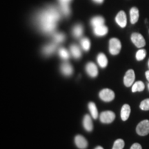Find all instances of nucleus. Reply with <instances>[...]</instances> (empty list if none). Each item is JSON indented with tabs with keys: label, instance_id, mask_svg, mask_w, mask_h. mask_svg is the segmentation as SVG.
I'll list each match as a JSON object with an SVG mask.
<instances>
[{
	"label": "nucleus",
	"instance_id": "obj_14",
	"mask_svg": "<svg viewBox=\"0 0 149 149\" xmlns=\"http://www.w3.org/2000/svg\"><path fill=\"white\" fill-rule=\"evenodd\" d=\"M130 114V107L128 104H124L121 110V118L123 121H126L128 119Z\"/></svg>",
	"mask_w": 149,
	"mask_h": 149
},
{
	"label": "nucleus",
	"instance_id": "obj_27",
	"mask_svg": "<svg viewBox=\"0 0 149 149\" xmlns=\"http://www.w3.org/2000/svg\"><path fill=\"white\" fill-rule=\"evenodd\" d=\"M146 55V51L144 49H140L136 53V59L137 61L143 60Z\"/></svg>",
	"mask_w": 149,
	"mask_h": 149
},
{
	"label": "nucleus",
	"instance_id": "obj_32",
	"mask_svg": "<svg viewBox=\"0 0 149 149\" xmlns=\"http://www.w3.org/2000/svg\"><path fill=\"white\" fill-rule=\"evenodd\" d=\"M146 77L149 82V70L146 72Z\"/></svg>",
	"mask_w": 149,
	"mask_h": 149
},
{
	"label": "nucleus",
	"instance_id": "obj_5",
	"mask_svg": "<svg viewBox=\"0 0 149 149\" xmlns=\"http://www.w3.org/2000/svg\"><path fill=\"white\" fill-rule=\"evenodd\" d=\"M131 41L137 48L144 47L146 44V42L144 37L138 33H134L131 35Z\"/></svg>",
	"mask_w": 149,
	"mask_h": 149
},
{
	"label": "nucleus",
	"instance_id": "obj_17",
	"mask_svg": "<svg viewBox=\"0 0 149 149\" xmlns=\"http://www.w3.org/2000/svg\"><path fill=\"white\" fill-rule=\"evenodd\" d=\"M70 53L72 54V55L73 56L74 58L79 59L80 57H81V52L78 46L75 45V44H72V45L70 46Z\"/></svg>",
	"mask_w": 149,
	"mask_h": 149
},
{
	"label": "nucleus",
	"instance_id": "obj_29",
	"mask_svg": "<svg viewBox=\"0 0 149 149\" xmlns=\"http://www.w3.org/2000/svg\"><path fill=\"white\" fill-rule=\"evenodd\" d=\"M140 109L143 111H149V99H146L141 102Z\"/></svg>",
	"mask_w": 149,
	"mask_h": 149
},
{
	"label": "nucleus",
	"instance_id": "obj_25",
	"mask_svg": "<svg viewBox=\"0 0 149 149\" xmlns=\"http://www.w3.org/2000/svg\"><path fill=\"white\" fill-rule=\"evenodd\" d=\"M65 35L63 34V33H56L53 35V40L54 42L57 44H59V43L63 42L65 40Z\"/></svg>",
	"mask_w": 149,
	"mask_h": 149
},
{
	"label": "nucleus",
	"instance_id": "obj_33",
	"mask_svg": "<svg viewBox=\"0 0 149 149\" xmlns=\"http://www.w3.org/2000/svg\"><path fill=\"white\" fill-rule=\"evenodd\" d=\"M93 1H94L95 2H96V3H103L104 0H93Z\"/></svg>",
	"mask_w": 149,
	"mask_h": 149
},
{
	"label": "nucleus",
	"instance_id": "obj_22",
	"mask_svg": "<svg viewBox=\"0 0 149 149\" xmlns=\"http://www.w3.org/2000/svg\"><path fill=\"white\" fill-rule=\"evenodd\" d=\"M88 109L93 119H97L98 117V111L95 104L94 102H90L88 104Z\"/></svg>",
	"mask_w": 149,
	"mask_h": 149
},
{
	"label": "nucleus",
	"instance_id": "obj_1",
	"mask_svg": "<svg viewBox=\"0 0 149 149\" xmlns=\"http://www.w3.org/2000/svg\"><path fill=\"white\" fill-rule=\"evenodd\" d=\"M60 19V13L55 7L48 6L37 15L36 22L39 28L46 34L53 33Z\"/></svg>",
	"mask_w": 149,
	"mask_h": 149
},
{
	"label": "nucleus",
	"instance_id": "obj_35",
	"mask_svg": "<svg viewBox=\"0 0 149 149\" xmlns=\"http://www.w3.org/2000/svg\"><path fill=\"white\" fill-rule=\"evenodd\" d=\"M148 68H149V59H148Z\"/></svg>",
	"mask_w": 149,
	"mask_h": 149
},
{
	"label": "nucleus",
	"instance_id": "obj_26",
	"mask_svg": "<svg viewBox=\"0 0 149 149\" xmlns=\"http://www.w3.org/2000/svg\"><path fill=\"white\" fill-rule=\"evenodd\" d=\"M124 141L122 139H118L114 142L112 149H123L124 147Z\"/></svg>",
	"mask_w": 149,
	"mask_h": 149
},
{
	"label": "nucleus",
	"instance_id": "obj_10",
	"mask_svg": "<svg viewBox=\"0 0 149 149\" xmlns=\"http://www.w3.org/2000/svg\"><path fill=\"white\" fill-rule=\"evenodd\" d=\"M74 142L76 146L79 149H86L88 147V141L82 135H77L74 137Z\"/></svg>",
	"mask_w": 149,
	"mask_h": 149
},
{
	"label": "nucleus",
	"instance_id": "obj_21",
	"mask_svg": "<svg viewBox=\"0 0 149 149\" xmlns=\"http://www.w3.org/2000/svg\"><path fill=\"white\" fill-rule=\"evenodd\" d=\"M72 34L76 38H79L83 34V26L81 24H77L72 29Z\"/></svg>",
	"mask_w": 149,
	"mask_h": 149
},
{
	"label": "nucleus",
	"instance_id": "obj_28",
	"mask_svg": "<svg viewBox=\"0 0 149 149\" xmlns=\"http://www.w3.org/2000/svg\"><path fill=\"white\" fill-rule=\"evenodd\" d=\"M60 9L65 16H68L70 15V8L68 4H61Z\"/></svg>",
	"mask_w": 149,
	"mask_h": 149
},
{
	"label": "nucleus",
	"instance_id": "obj_18",
	"mask_svg": "<svg viewBox=\"0 0 149 149\" xmlns=\"http://www.w3.org/2000/svg\"><path fill=\"white\" fill-rule=\"evenodd\" d=\"M98 64L102 68H106L108 65V59L104 53H100L97 57Z\"/></svg>",
	"mask_w": 149,
	"mask_h": 149
},
{
	"label": "nucleus",
	"instance_id": "obj_30",
	"mask_svg": "<svg viewBox=\"0 0 149 149\" xmlns=\"http://www.w3.org/2000/svg\"><path fill=\"white\" fill-rule=\"evenodd\" d=\"M130 149H142V147L138 143H135L130 147Z\"/></svg>",
	"mask_w": 149,
	"mask_h": 149
},
{
	"label": "nucleus",
	"instance_id": "obj_4",
	"mask_svg": "<svg viewBox=\"0 0 149 149\" xmlns=\"http://www.w3.org/2000/svg\"><path fill=\"white\" fill-rule=\"evenodd\" d=\"M100 97L104 102H111L115 98V93L111 89L105 88L100 91Z\"/></svg>",
	"mask_w": 149,
	"mask_h": 149
},
{
	"label": "nucleus",
	"instance_id": "obj_9",
	"mask_svg": "<svg viewBox=\"0 0 149 149\" xmlns=\"http://www.w3.org/2000/svg\"><path fill=\"white\" fill-rule=\"evenodd\" d=\"M86 70L91 77H96L98 75L97 67L93 62H88L86 66Z\"/></svg>",
	"mask_w": 149,
	"mask_h": 149
},
{
	"label": "nucleus",
	"instance_id": "obj_13",
	"mask_svg": "<svg viewBox=\"0 0 149 149\" xmlns=\"http://www.w3.org/2000/svg\"><path fill=\"white\" fill-rule=\"evenodd\" d=\"M108 31H109V29H108V28L104 25L95 27L94 28V29H93L94 34L96 36H98V37L104 36V35L107 34Z\"/></svg>",
	"mask_w": 149,
	"mask_h": 149
},
{
	"label": "nucleus",
	"instance_id": "obj_23",
	"mask_svg": "<svg viewBox=\"0 0 149 149\" xmlns=\"http://www.w3.org/2000/svg\"><path fill=\"white\" fill-rule=\"evenodd\" d=\"M58 53L59 57H60L61 59H64V60H68V59L70 58V54L66 48H60L58 51Z\"/></svg>",
	"mask_w": 149,
	"mask_h": 149
},
{
	"label": "nucleus",
	"instance_id": "obj_12",
	"mask_svg": "<svg viewBox=\"0 0 149 149\" xmlns=\"http://www.w3.org/2000/svg\"><path fill=\"white\" fill-rule=\"evenodd\" d=\"M83 125L86 130H87L88 132L92 131L93 128V124L90 115H86L84 117Z\"/></svg>",
	"mask_w": 149,
	"mask_h": 149
},
{
	"label": "nucleus",
	"instance_id": "obj_20",
	"mask_svg": "<svg viewBox=\"0 0 149 149\" xmlns=\"http://www.w3.org/2000/svg\"><path fill=\"white\" fill-rule=\"evenodd\" d=\"M145 85L143 81H137L135 83H134L132 86V92H141L144 90Z\"/></svg>",
	"mask_w": 149,
	"mask_h": 149
},
{
	"label": "nucleus",
	"instance_id": "obj_19",
	"mask_svg": "<svg viewBox=\"0 0 149 149\" xmlns=\"http://www.w3.org/2000/svg\"><path fill=\"white\" fill-rule=\"evenodd\" d=\"M91 24L93 28L102 26L104 24V19L100 16L95 17L91 20Z\"/></svg>",
	"mask_w": 149,
	"mask_h": 149
},
{
	"label": "nucleus",
	"instance_id": "obj_36",
	"mask_svg": "<svg viewBox=\"0 0 149 149\" xmlns=\"http://www.w3.org/2000/svg\"><path fill=\"white\" fill-rule=\"evenodd\" d=\"M148 90H149V83L148 84Z\"/></svg>",
	"mask_w": 149,
	"mask_h": 149
},
{
	"label": "nucleus",
	"instance_id": "obj_11",
	"mask_svg": "<svg viewBox=\"0 0 149 149\" xmlns=\"http://www.w3.org/2000/svg\"><path fill=\"white\" fill-rule=\"evenodd\" d=\"M61 71L65 76H70L73 72V68L69 63L65 62L61 65Z\"/></svg>",
	"mask_w": 149,
	"mask_h": 149
},
{
	"label": "nucleus",
	"instance_id": "obj_8",
	"mask_svg": "<svg viewBox=\"0 0 149 149\" xmlns=\"http://www.w3.org/2000/svg\"><path fill=\"white\" fill-rule=\"evenodd\" d=\"M115 21L121 28H124L126 26V24H127V18H126V15L124 11L122 10L119 12V13L117 15L116 17H115Z\"/></svg>",
	"mask_w": 149,
	"mask_h": 149
},
{
	"label": "nucleus",
	"instance_id": "obj_31",
	"mask_svg": "<svg viewBox=\"0 0 149 149\" xmlns=\"http://www.w3.org/2000/svg\"><path fill=\"white\" fill-rule=\"evenodd\" d=\"M60 4H68L71 0H58Z\"/></svg>",
	"mask_w": 149,
	"mask_h": 149
},
{
	"label": "nucleus",
	"instance_id": "obj_16",
	"mask_svg": "<svg viewBox=\"0 0 149 149\" xmlns=\"http://www.w3.org/2000/svg\"><path fill=\"white\" fill-rule=\"evenodd\" d=\"M57 46L55 44H49L43 48L42 52L45 55H51L55 51Z\"/></svg>",
	"mask_w": 149,
	"mask_h": 149
},
{
	"label": "nucleus",
	"instance_id": "obj_34",
	"mask_svg": "<svg viewBox=\"0 0 149 149\" xmlns=\"http://www.w3.org/2000/svg\"><path fill=\"white\" fill-rule=\"evenodd\" d=\"M95 149H104L103 148H102V146H97L96 147V148H95Z\"/></svg>",
	"mask_w": 149,
	"mask_h": 149
},
{
	"label": "nucleus",
	"instance_id": "obj_2",
	"mask_svg": "<svg viewBox=\"0 0 149 149\" xmlns=\"http://www.w3.org/2000/svg\"><path fill=\"white\" fill-rule=\"evenodd\" d=\"M122 48L120 41L117 38H112L109 41V52L111 55H117L120 53Z\"/></svg>",
	"mask_w": 149,
	"mask_h": 149
},
{
	"label": "nucleus",
	"instance_id": "obj_24",
	"mask_svg": "<svg viewBox=\"0 0 149 149\" xmlns=\"http://www.w3.org/2000/svg\"><path fill=\"white\" fill-rule=\"evenodd\" d=\"M80 44H81V47L85 51H89L91 48V42L88 38L81 39V41H80Z\"/></svg>",
	"mask_w": 149,
	"mask_h": 149
},
{
	"label": "nucleus",
	"instance_id": "obj_6",
	"mask_svg": "<svg viewBox=\"0 0 149 149\" xmlns=\"http://www.w3.org/2000/svg\"><path fill=\"white\" fill-rule=\"evenodd\" d=\"M100 121L104 124H110L115 119V114L112 111H104L100 114Z\"/></svg>",
	"mask_w": 149,
	"mask_h": 149
},
{
	"label": "nucleus",
	"instance_id": "obj_15",
	"mask_svg": "<svg viewBox=\"0 0 149 149\" xmlns=\"http://www.w3.org/2000/svg\"><path fill=\"white\" fill-rule=\"evenodd\" d=\"M130 19L131 24L137 23L139 19V10L136 7H133L130 10Z\"/></svg>",
	"mask_w": 149,
	"mask_h": 149
},
{
	"label": "nucleus",
	"instance_id": "obj_3",
	"mask_svg": "<svg viewBox=\"0 0 149 149\" xmlns=\"http://www.w3.org/2000/svg\"><path fill=\"white\" fill-rule=\"evenodd\" d=\"M136 131L139 135L145 136L149 133V120H146L139 122L136 128Z\"/></svg>",
	"mask_w": 149,
	"mask_h": 149
},
{
	"label": "nucleus",
	"instance_id": "obj_7",
	"mask_svg": "<svg viewBox=\"0 0 149 149\" xmlns=\"http://www.w3.org/2000/svg\"><path fill=\"white\" fill-rule=\"evenodd\" d=\"M135 79V72L133 70L130 69L128 70L127 72H126L125 76L124 77V83L126 86L129 87L131 85L133 84L134 81Z\"/></svg>",
	"mask_w": 149,
	"mask_h": 149
}]
</instances>
